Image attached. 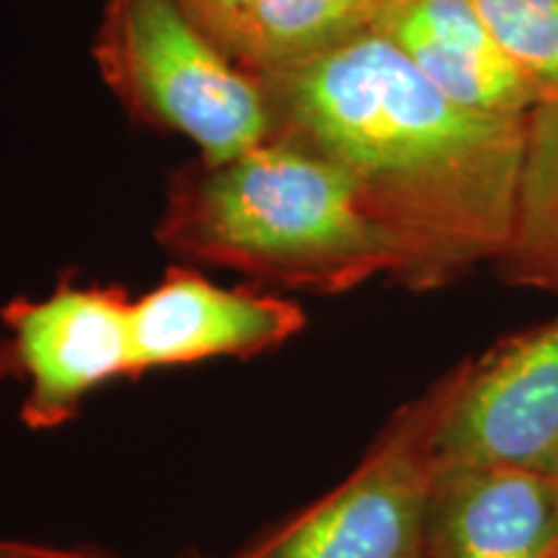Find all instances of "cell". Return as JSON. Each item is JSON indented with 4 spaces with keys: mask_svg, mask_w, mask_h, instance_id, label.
Segmentation results:
<instances>
[{
    "mask_svg": "<svg viewBox=\"0 0 558 558\" xmlns=\"http://www.w3.org/2000/svg\"><path fill=\"white\" fill-rule=\"evenodd\" d=\"M373 32L460 107L501 120H527L538 104L520 68L473 0H386Z\"/></svg>",
    "mask_w": 558,
    "mask_h": 558,
    "instance_id": "9",
    "label": "cell"
},
{
    "mask_svg": "<svg viewBox=\"0 0 558 558\" xmlns=\"http://www.w3.org/2000/svg\"><path fill=\"white\" fill-rule=\"evenodd\" d=\"M94 60L122 107L220 163L275 135L267 90L181 0H104Z\"/></svg>",
    "mask_w": 558,
    "mask_h": 558,
    "instance_id": "3",
    "label": "cell"
},
{
    "mask_svg": "<svg viewBox=\"0 0 558 558\" xmlns=\"http://www.w3.org/2000/svg\"><path fill=\"white\" fill-rule=\"evenodd\" d=\"M156 239L186 262L320 295L383 275L401 279L403 271L399 241L347 173L279 135L220 163L197 160L179 171Z\"/></svg>",
    "mask_w": 558,
    "mask_h": 558,
    "instance_id": "2",
    "label": "cell"
},
{
    "mask_svg": "<svg viewBox=\"0 0 558 558\" xmlns=\"http://www.w3.org/2000/svg\"><path fill=\"white\" fill-rule=\"evenodd\" d=\"M556 538L554 473L514 465L435 471L424 558H548Z\"/></svg>",
    "mask_w": 558,
    "mask_h": 558,
    "instance_id": "8",
    "label": "cell"
},
{
    "mask_svg": "<svg viewBox=\"0 0 558 558\" xmlns=\"http://www.w3.org/2000/svg\"><path fill=\"white\" fill-rule=\"evenodd\" d=\"M554 478H556V488H558V471L554 473ZM548 558H558V538H556V546H554V550H550Z\"/></svg>",
    "mask_w": 558,
    "mask_h": 558,
    "instance_id": "15",
    "label": "cell"
},
{
    "mask_svg": "<svg viewBox=\"0 0 558 558\" xmlns=\"http://www.w3.org/2000/svg\"><path fill=\"white\" fill-rule=\"evenodd\" d=\"M259 81L275 135L339 166L399 241L401 284L437 290L501 259L525 120L460 107L373 29Z\"/></svg>",
    "mask_w": 558,
    "mask_h": 558,
    "instance_id": "1",
    "label": "cell"
},
{
    "mask_svg": "<svg viewBox=\"0 0 558 558\" xmlns=\"http://www.w3.org/2000/svg\"><path fill=\"white\" fill-rule=\"evenodd\" d=\"M437 393L411 403L344 484L251 558H424Z\"/></svg>",
    "mask_w": 558,
    "mask_h": 558,
    "instance_id": "5",
    "label": "cell"
},
{
    "mask_svg": "<svg viewBox=\"0 0 558 558\" xmlns=\"http://www.w3.org/2000/svg\"><path fill=\"white\" fill-rule=\"evenodd\" d=\"M494 267L514 288L558 295V96L525 120L512 235Z\"/></svg>",
    "mask_w": 558,
    "mask_h": 558,
    "instance_id": "11",
    "label": "cell"
},
{
    "mask_svg": "<svg viewBox=\"0 0 558 558\" xmlns=\"http://www.w3.org/2000/svg\"><path fill=\"white\" fill-rule=\"evenodd\" d=\"M437 469L558 471V313L512 333L435 386Z\"/></svg>",
    "mask_w": 558,
    "mask_h": 558,
    "instance_id": "4",
    "label": "cell"
},
{
    "mask_svg": "<svg viewBox=\"0 0 558 558\" xmlns=\"http://www.w3.org/2000/svg\"><path fill=\"white\" fill-rule=\"evenodd\" d=\"M538 99L558 96V0H473Z\"/></svg>",
    "mask_w": 558,
    "mask_h": 558,
    "instance_id": "12",
    "label": "cell"
},
{
    "mask_svg": "<svg viewBox=\"0 0 558 558\" xmlns=\"http://www.w3.org/2000/svg\"><path fill=\"white\" fill-rule=\"evenodd\" d=\"M0 558H58L54 554H41L34 548H19V546H0Z\"/></svg>",
    "mask_w": 558,
    "mask_h": 558,
    "instance_id": "14",
    "label": "cell"
},
{
    "mask_svg": "<svg viewBox=\"0 0 558 558\" xmlns=\"http://www.w3.org/2000/svg\"><path fill=\"white\" fill-rule=\"evenodd\" d=\"M3 357L26 380L24 418L58 427L104 383L135 375L132 300L120 288L60 284L47 298H19L0 311Z\"/></svg>",
    "mask_w": 558,
    "mask_h": 558,
    "instance_id": "6",
    "label": "cell"
},
{
    "mask_svg": "<svg viewBox=\"0 0 558 558\" xmlns=\"http://www.w3.org/2000/svg\"><path fill=\"white\" fill-rule=\"evenodd\" d=\"M308 318L275 292L222 288L192 269H171L132 300L135 375L218 357H254L288 344Z\"/></svg>",
    "mask_w": 558,
    "mask_h": 558,
    "instance_id": "7",
    "label": "cell"
},
{
    "mask_svg": "<svg viewBox=\"0 0 558 558\" xmlns=\"http://www.w3.org/2000/svg\"><path fill=\"white\" fill-rule=\"evenodd\" d=\"M386 0H254L230 58L251 75L284 73L373 29Z\"/></svg>",
    "mask_w": 558,
    "mask_h": 558,
    "instance_id": "10",
    "label": "cell"
},
{
    "mask_svg": "<svg viewBox=\"0 0 558 558\" xmlns=\"http://www.w3.org/2000/svg\"><path fill=\"white\" fill-rule=\"evenodd\" d=\"M254 0H181L186 13L230 54L235 34Z\"/></svg>",
    "mask_w": 558,
    "mask_h": 558,
    "instance_id": "13",
    "label": "cell"
}]
</instances>
